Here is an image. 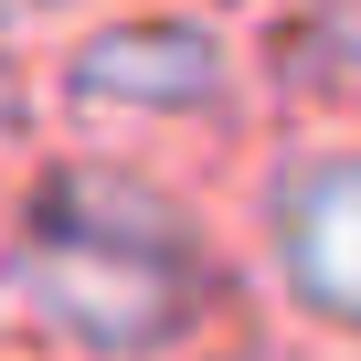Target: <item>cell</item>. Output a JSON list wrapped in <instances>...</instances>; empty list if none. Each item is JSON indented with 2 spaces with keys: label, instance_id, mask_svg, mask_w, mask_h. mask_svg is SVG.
I'll list each match as a JSON object with an SVG mask.
<instances>
[{
  "label": "cell",
  "instance_id": "obj_1",
  "mask_svg": "<svg viewBox=\"0 0 361 361\" xmlns=\"http://www.w3.org/2000/svg\"><path fill=\"white\" fill-rule=\"evenodd\" d=\"M0 298L75 361H180L213 308V266L180 202L138 170H54L22 202Z\"/></svg>",
  "mask_w": 361,
  "mask_h": 361
},
{
  "label": "cell",
  "instance_id": "obj_2",
  "mask_svg": "<svg viewBox=\"0 0 361 361\" xmlns=\"http://www.w3.org/2000/svg\"><path fill=\"white\" fill-rule=\"evenodd\" d=\"M64 117L96 138V149H149L170 128H192L234 96V54L202 32V22H180V11H138V22H106L64 54L54 75Z\"/></svg>",
  "mask_w": 361,
  "mask_h": 361
},
{
  "label": "cell",
  "instance_id": "obj_3",
  "mask_svg": "<svg viewBox=\"0 0 361 361\" xmlns=\"http://www.w3.org/2000/svg\"><path fill=\"white\" fill-rule=\"evenodd\" d=\"M266 245H276V287L298 298V319L340 329L350 298H361V266H350V149L340 138H308L298 159H276L266 180Z\"/></svg>",
  "mask_w": 361,
  "mask_h": 361
},
{
  "label": "cell",
  "instance_id": "obj_4",
  "mask_svg": "<svg viewBox=\"0 0 361 361\" xmlns=\"http://www.w3.org/2000/svg\"><path fill=\"white\" fill-rule=\"evenodd\" d=\"M245 361H287V350H245Z\"/></svg>",
  "mask_w": 361,
  "mask_h": 361
}]
</instances>
